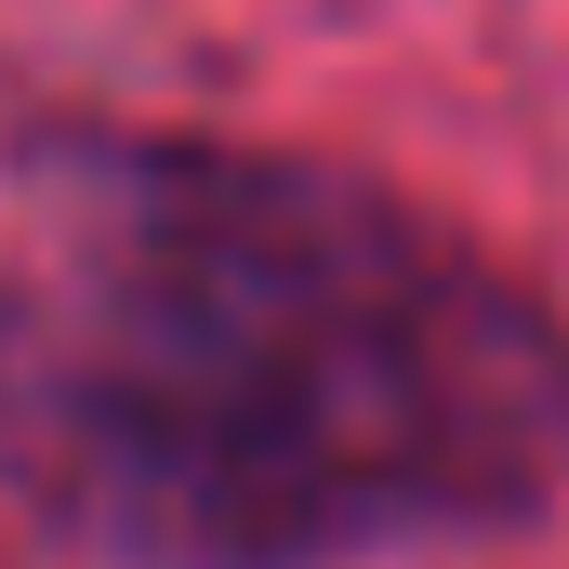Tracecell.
Masks as SVG:
<instances>
[{"label": "cell", "instance_id": "obj_1", "mask_svg": "<svg viewBox=\"0 0 569 569\" xmlns=\"http://www.w3.org/2000/svg\"><path fill=\"white\" fill-rule=\"evenodd\" d=\"M0 517L67 569H425L569 517V291L358 146L0 120Z\"/></svg>", "mask_w": 569, "mask_h": 569}]
</instances>
